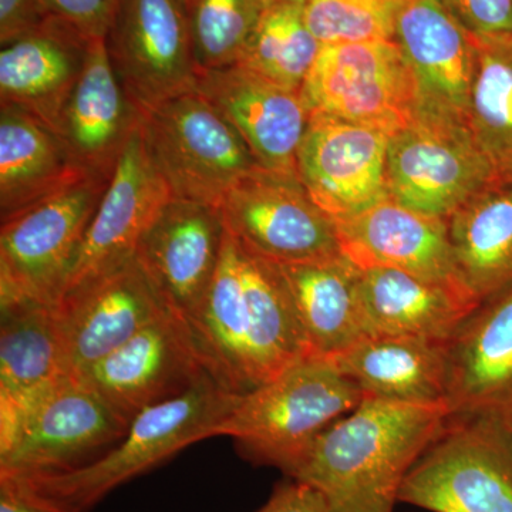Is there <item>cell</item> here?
I'll return each mask as SVG.
<instances>
[{
    "mask_svg": "<svg viewBox=\"0 0 512 512\" xmlns=\"http://www.w3.org/2000/svg\"><path fill=\"white\" fill-rule=\"evenodd\" d=\"M151 163L175 198L218 205L242 177L262 168L231 123L197 90L141 116Z\"/></svg>",
    "mask_w": 512,
    "mask_h": 512,
    "instance_id": "52a82bcc",
    "label": "cell"
},
{
    "mask_svg": "<svg viewBox=\"0 0 512 512\" xmlns=\"http://www.w3.org/2000/svg\"><path fill=\"white\" fill-rule=\"evenodd\" d=\"M387 191L409 210L447 218L498 181L471 131L414 116L390 138Z\"/></svg>",
    "mask_w": 512,
    "mask_h": 512,
    "instance_id": "30bf717a",
    "label": "cell"
},
{
    "mask_svg": "<svg viewBox=\"0 0 512 512\" xmlns=\"http://www.w3.org/2000/svg\"><path fill=\"white\" fill-rule=\"evenodd\" d=\"M141 116L124 90L106 39H93L57 134L84 173L111 178Z\"/></svg>",
    "mask_w": 512,
    "mask_h": 512,
    "instance_id": "cb8c5ba5",
    "label": "cell"
},
{
    "mask_svg": "<svg viewBox=\"0 0 512 512\" xmlns=\"http://www.w3.org/2000/svg\"><path fill=\"white\" fill-rule=\"evenodd\" d=\"M52 18L43 0H0L2 47L35 32Z\"/></svg>",
    "mask_w": 512,
    "mask_h": 512,
    "instance_id": "d590c367",
    "label": "cell"
},
{
    "mask_svg": "<svg viewBox=\"0 0 512 512\" xmlns=\"http://www.w3.org/2000/svg\"><path fill=\"white\" fill-rule=\"evenodd\" d=\"M333 221L342 255L360 271L397 269L464 285L454 264L446 218L409 210L389 197L359 214Z\"/></svg>",
    "mask_w": 512,
    "mask_h": 512,
    "instance_id": "44dd1931",
    "label": "cell"
},
{
    "mask_svg": "<svg viewBox=\"0 0 512 512\" xmlns=\"http://www.w3.org/2000/svg\"><path fill=\"white\" fill-rule=\"evenodd\" d=\"M399 503L430 512H512V426L450 417L404 478Z\"/></svg>",
    "mask_w": 512,
    "mask_h": 512,
    "instance_id": "5b68a950",
    "label": "cell"
},
{
    "mask_svg": "<svg viewBox=\"0 0 512 512\" xmlns=\"http://www.w3.org/2000/svg\"><path fill=\"white\" fill-rule=\"evenodd\" d=\"M312 114L396 133L414 119L417 84L396 40L323 45L301 90Z\"/></svg>",
    "mask_w": 512,
    "mask_h": 512,
    "instance_id": "9c48e42d",
    "label": "cell"
},
{
    "mask_svg": "<svg viewBox=\"0 0 512 512\" xmlns=\"http://www.w3.org/2000/svg\"><path fill=\"white\" fill-rule=\"evenodd\" d=\"M448 416L512 426V284L484 299L448 343Z\"/></svg>",
    "mask_w": 512,
    "mask_h": 512,
    "instance_id": "ffe728a7",
    "label": "cell"
},
{
    "mask_svg": "<svg viewBox=\"0 0 512 512\" xmlns=\"http://www.w3.org/2000/svg\"><path fill=\"white\" fill-rule=\"evenodd\" d=\"M106 47L140 116L197 90L200 72L184 0H121Z\"/></svg>",
    "mask_w": 512,
    "mask_h": 512,
    "instance_id": "7c38bea8",
    "label": "cell"
},
{
    "mask_svg": "<svg viewBox=\"0 0 512 512\" xmlns=\"http://www.w3.org/2000/svg\"><path fill=\"white\" fill-rule=\"evenodd\" d=\"M110 180L83 174L2 220L0 302H59Z\"/></svg>",
    "mask_w": 512,
    "mask_h": 512,
    "instance_id": "8992f818",
    "label": "cell"
},
{
    "mask_svg": "<svg viewBox=\"0 0 512 512\" xmlns=\"http://www.w3.org/2000/svg\"><path fill=\"white\" fill-rule=\"evenodd\" d=\"M278 266L309 356L332 359L366 338L362 271L345 256L320 264Z\"/></svg>",
    "mask_w": 512,
    "mask_h": 512,
    "instance_id": "4316f807",
    "label": "cell"
},
{
    "mask_svg": "<svg viewBox=\"0 0 512 512\" xmlns=\"http://www.w3.org/2000/svg\"><path fill=\"white\" fill-rule=\"evenodd\" d=\"M50 15L70 23L89 39H106L121 0H43Z\"/></svg>",
    "mask_w": 512,
    "mask_h": 512,
    "instance_id": "836d02e7",
    "label": "cell"
},
{
    "mask_svg": "<svg viewBox=\"0 0 512 512\" xmlns=\"http://www.w3.org/2000/svg\"><path fill=\"white\" fill-rule=\"evenodd\" d=\"M84 173L52 128L0 106V218L25 210Z\"/></svg>",
    "mask_w": 512,
    "mask_h": 512,
    "instance_id": "83f0119b",
    "label": "cell"
},
{
    "mask_svg": "<svg viewBox=\"0 0 512 512\" xmlns=\"http://www.w3.org/2000/svg\"><path fill=\"white\" fill-rule=\"evenodd\" d=\"M443 3L474 35L512 33V0H443Z\"/></svg>",
    "mask_w": 512,
    "mask_h": 512,
    "instance_id": "e575fe53",
    "label": "cell"
},
{
    "mask_svg": "<svg viewBox=\"0 0 512 512\" xmlns=\"http://www.w3.org/2000/svg\"><path fill=\"white\" fill-rule=\"evenodd\" d=\"M0 512H83L50 500L22 478L0 476Z\"/></svg>",
    "mask_w": 512,
    "mask_h": 512,
    "instance_id": "74e56055",
    "label": "cell"
},
{
    "mask_svg": "<svg viewBox=\"0 0 512 512\" xmlns=\"http://www.w3.org/2000/svg\"><path fill=\"white\" fill-rule=\"evenodd\" d=\"M406 0H306L303 15L322 45L394 40Z\"/></svg>",
    "mask_w": 512,
    "mask_h": 512,
    "instance_id": "d6a6232c",
    "label": "cell"
},
{
    "mask_svg": "<svg viewBox=\"0 0 512 512\" xmlns=\"http://www.w3.org/2000/svg\"><path fill=\"white\" fill-rule=\"evenodd\" d=\"M265 6L271 5H299L303 6L306 0H262Z\"/></svg>",
    "mask_w": 512,
    "mask_h": 512,
    "instance_id": "f35d334b",
    "label": "cell"
},
{
    "mask_svg": "<svg viewBox=\"0 0 512 512\" xmlns=\"http://www.w3.org/2000/svg\"><path fill=\"white\" fill-rule=\"evenodd\" d=\"M197 92L238 131L262 168L298 175L299 150L311 123L301 92L238 64L200 73Z\"/></svg>",
    "mask_w": 512,
    "mask_h": 512,
    "instance_id": "d6986e66",
    "label": "cell"
},
{
    "mask_svg": "<svg viewBox=\"0 0 512 512\" xmlns=\"http://www.w3.org/2000/svg\"><path fill=\"white\" fill-rule=\"evenodd\" d=\"M393 133L312 114L298 156V177L332 220L389 198L387 150Z\"/></svg>",
    "mask_w": 512,
    "mask_h": 512,
    "instance_id": "2e32d148",
    "label": "cell"
},
{
    "mask_svg": "<svg viewBox=\"0 0 512 512\" xmlns=\"http://www.w3.org/2000/svg\"><path fill=\"white\" fill-rule=\"evenodd\" d=\"M239 397L207 373L187 392L138 413L123 439L89 466L22 480L57 504L90 512L116 488L163 466L191 444L215 437Z\"/></svg>",
    "mask_w": 512,
    "mask_h": 512,
    "instance_id": "277c9868",
    "label": "cell"
},
{
    "mask_svg": "<svg viewBox=\"0 0 512 512\" xmlns=\"http://www.w3.org/2000/svg\"><path fill=\"white\" fill-rule=\"evenodd\" d=\"M185 322L207 372L239 396L309 356L281 269L228 232L217 274Z\"/></svg>",
    "mask_w": 512,
    "mask_h": 512,
    "instance_id": "6da1fadb",
    "label": "cell"
},
{
    "mask_svg": "<svg viewBox=\"0 0 512 512\" xmlns=\"http://www.w3.org/2000/svg\"><path fill=\"white\" fill-rule=\"evenodd\" d=\"M0 444L62 383L56 303L0 302Z\"/></svg>",
    "mask_w": 512,
    "mask_h": 512,
    "instance_id": "603a6c76",
    "label": "cell"
},
{
    "mask_svg": "<svg viewBox=\"0 0 512 512\" xmlns=\"http://www.w3.org/2000/svg\"><path fill=\"white\" fill-rule=\"evenodd\" d=\"M322 46L306 23L303 6H265L237 64L301 92Z\"/></svg>",
    "mask_w": 512,
    "mask_h": 512,
    "instance_id": "4dcf8cb0",
    "label": "cell"
},
{
    "mask_svg": "<svg viewBox=\"0 0 512 512\" xmlns=\"http://www.w3.org/2000/svg\"><path fill=\"white\" fill-rule=\"evenodd\" d=\"M167 311L137 256L64 293L56 303L64 375L76 379Z\"/></svg>",
    "mask_w": 512,
    "mask_h": 512,
    "instance_id": "4fadbf2b",
    "label": "cell"
},
{
    "mask_svg": "<svg viewBox=\"0 0 512 512\" xmlns=\"http://www.w3.org/2000/svg\"><path fill=\"white\" fill-rule=\"evenodd\" d=\"M256 512H328L322 495L311 485L285 477Z\"/></svg>",
    "mask_w": 512,
    "mask_h": 512,
    "instance_id": "8d00e7d4",
    "label": "cell"
},
{
    "mask_svg": "<svg viewBox=\"0 0 512 512\" xmlns=\"http://www.w3.org/2000/svg\"><path fill=\"white\" fill-rule=\"evenodd\" d=\"M448 343L412 336H366L328 360L355 384L363 400L446 404Z\"/></svg>",
    "mask_w": 512,
    "mask_h": 512,
    "instance_id": "484cf974",
    "label": "cell"
},
{
    "mask_svg": "<svg viewBox=\"0 0 512 512\" xmlns=\"http://www.w3.org/2000/svg\"><path fill=\"white\" fill-rule=\"evenodd\" d=\"M171 198L138 126L90 222L63 295L133 259L148 225Z\"/></svg>",
    "mask_w": 512,
    "mask_h": 512,
    "instance_id": "ac0fdd59",
    "label": "cell"
},
{
    "mask_svg": "<svg viewBox=\"0 0 512 512\" xmlns=\"http://www.w3.org/2000/svg\"><path fill=\"white\" fill-rule=\"evenodd\" d=\"M225 229L248 252L278 265L320 264L342 255L335 221L298 175L258 168L222 198Z\"/></svg>",
    "mask_w": 512,
    "mask_h": 512,
    "instance_id": "ba28073f",
    "label": "cell"
},
{
    "mask_svg": "<svg viewBox=\"0 0 512 512\" xmlns=\"http://www.w3.org/2000/svg\"><path fill=\"white\" fill-rule=\"evenodd\" d=\"M474 43L477 69L468 128L498 181L512 183V33L474 35Z\"/></svg>",
    "mask_w": 512,
    "mask_h": 512,
    "instance_id": "f546056e",
    "label": "cell"
},
{
    "mask_svg": "<svg viewBox=\"0 0 512 512\" xmlns=\"http://www.w3.org/2000/svg\"><path fill=\"white\" fill-rule=\"evenodd\" d=\"M360 298L367 336L440 342H450L481 303L464 285L387 268L362 271Z\"/></svg>",
    "mask_w": 512,
    "mask_h": 512,
    "instance_id": "d4e9b609",
    "label": "cell"
},
{
    "mask_svg": "<svg viewBox=\"0 0 512 512\" xmlns=\"http://www.w3.org/2000/svg\"><path fill=\"white\" fill-rule=\"evenodd\" d=\"M363 402L362 393L328 359L308 356L239 397L215 436L235 441L259 467L291 477L316 439Z\"/></svg>",
    "mask_w": 512,
    "mask_h": 512,
    "instance_id": "3957f363",
    "label": "cell"
},
{
    "mask_svg": "<svg viewBox=\"0 0 512 512\" xmlns=\"http://www.w3.org/2000/svg\"><path fill=\"white\" fill-rule=\"evenodd\" d=\"M447 225L458 275L478 301L512 284V183L480 192Z\"/></svg>",
    "mask_w": 512,
    "mask_h": 512,
    "instance_id": "f1b7e54d",
    "label": "cell"
},
{
    "mask_svg": "<svg viewBox=\"0 0 512 512\" xmlns=\"http://www.w3.org/2000/svg\"><path fill=\"white\" fill-rule=\"evenodd\" d=\"M207 373L188 323L167 311L76 379L131 421Z\"/></svg>",
    "mask_w": 512,
    "mask_h": 512,
    "instance_id": "5bb4252c",
    "label": "cell"
},
{
    "mask_svg": "<svg viewBox=\"0 0 512 512\" xmlns=\"http://www.w3.org/2000/svg\"><path fill=\"white\" fill-rule=\"evenodd\" d=\"M394 40L416 80L414 116L468 128L477 69L473 33L443 0H406L397 16Z\"/></svg>",
    "mask_w": 512,
    "mask_h": 512,
    "instance_id": "9a60e30c",
    "label": "cell"
},
{
    "mask_svg": "<svg viewBox=\"0 0 512 512\" xmlns=\"http://www.w3.org/2000/svg\"><path fill=\"white\" fill-rule=\"evenodd\" d=\"M220 208L171 198L138 242L136 256L167 308L184 320L197 311L220 266Z\"/></svg>",
    "mask_w": 512,
    "mask_h": 512,
    "instance_id": "e0dca14e",
    "label": "cell"
},
{
    "mask_svg": "<svg viewBox=\"0 0 512 512\" xmlns=\"http://www.w3.org/2000/svg\"><path fill=\"white\" fill-rule=\"evenodd\" d=\"M447 419L446 404L363 400L320 434L289 478L315 488L328 512H394L404 478Z\"/></svg>",
    "mask_w": 512,
    "mask_h": 512,
    "instance_id": "7a4b0ae2",
    "label": "cell"
},
{
    "mask_svg": "<svg viewBox=\"0 0 512 512\" xmlns=\"http://www.w3.org/2000/svg\"><path fill=\"white\" fill-rule=\"evenodd\" d=\"M198 72L238 63L265 9L262 0H184Z\"/></svg>",
    "mask_w": 512,
    "mask_h": 512,
    "instance_id": "1f68e13d",
    "label": "cell"
},
{
    "mask_svg": "<svg viewBox=\"0 0 512 512\" xmlns=\"http://www.w3.org/2000/svg\"><path fill=\"white\" fill-rule=\"evenodd\" d=\"M130 421L73 377H66L0 444V476L69 473L99 460L127 433Z\"/></svg>",
    "mask_w": 512,
    "mask_h": 512,
    "instance_id": "8fae6325",
    "label": "cell"
},
{
    "mask_svg": "<svg viewBox=\"0 0 512 512\" xmlns=\"http://www.w3.org/2000/svg\"><path fill=\"white\" fill-rule=\"evenodd\" d=\"M93 39L52 16L35 32L2 47L0 106L36 117L55 133L82 76Z\"/></svg>",
    "mask_w": 512,
    "mask_h": 512,
    "instance_id": "7402d4cb",
    "label": "cell"
}]
</instances>
